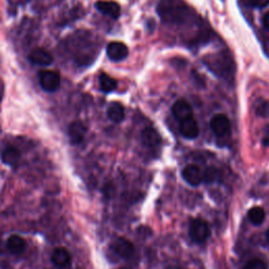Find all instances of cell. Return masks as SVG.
<instances>
[{
	"instance_id": "obj_17",
	"label": "cell",
	"mask_w": 269,
	"mask_h": 269,
	"mask_svg": "<svg viewBox=\"0 0 269 269\" xmlns=\"http://www.w3.org/2000/svg\"><path fill=\"white\" fill-rule=\"evenodd\" d=\"M107 117L115 123H120L125 118V110L123 105L118 102H112L107 108Z\"/></svg>"
},
{
	"instance_id": "obj_10",
	"label": "cell",
	"mask_w": 269,
	"mask_h": 269,
	"mask_svg": "<svg viewBox=\"0 0 269 269\" xmlns=\"http://www.w3.org/2000/svg\"><path fill=\"white\" fill-rule=\"evenodd\" d=\"M180 133L181 135L186 139H195L199 135V125H198L197 120L194 117L187 118L180 122Z\"/></svg>"
},
{
	"instance_id": "obj_12",
	"label": "cell",
	"mask_w": 269,
	"mask_h": 269,
	"mask_svg": "<svg viewBox=\"0 0 269 269\" xmlns=\"http://www.w3.org/2000/svg\"><path fill=\"white\" fill-rule=\"evenodd\" d=\"M173 114L181 122L193 117V107L186 100H178L173 105Z\"/></svg>"
},
{
	"instance_id": "obj_24",
	"label": "cell",
	"mask_w": 269,
	"mask_h": 269,
	"mask_svg": "<svg viewBox=\"0 0 269 269\" xmlns=\"http://www.w3.org/2000/svg\"><path fill=\"white\" fill-rule=\"evenodd\" d=\"M249 4L253 8H265L269 5V0H249Z\"/></svg>"
},
{
	"instance_id": "obj_16",
	"label": "cell",
	"mask_w": 269,
	"mask_h": 269,
	"mask_svg": "<svg viewBox=\"0 0 269 269\" xmlns=\"http://www.w3.org/2000/svg\"><path fill=\"white\" fill-rule=\"evenodd\" d=\"M7 248L14 254L22 253L26 248V242L23 238L17 235L11 236L7 241Z\"/></svg>"
},
{
	"instance_id": "obj_23",
	"label": "cell",
	"mask_w": 269,
	"mask_h": 269,
	"mask_svg": "<svg viewBox=\"0 0 269 269\" xmlns=\"http://www.w3.org/2000/svg\"><path fill=\"white\" fill-rule=\"evenodd\" d=\"M258 114L262 117H269V103L264 102L258 107Z\"/></svg>"
},
{
	"instance_id": "obj_20",
	"label": "cell",
	"mask_w": 269,
	"mask_h": 269,
	"mask_svg": "<svg viewBox=\"0 0 269 269\" xmlns=\"http://www.w3.org/2000/svg\"><path fill=\"white\" fill-rule=\"evenodd\" d=\"M99 83H100L101 91L104 93H110L115 91L117 88V81L106 74L100 75V77H99Z\"/></svg>"
},
{
	"instance_id": "obj_18",
	"label": "cell",
	"mask_w": 269,
	"mask_h": 269,
	"mask_svg": "<svg viewBox=\"0 0 269 269\" xmlns=\"http://www.w3.org/2000/svg\"><path fill=\"white\" fill-rule=\"evenodd\" d=\"M2 159L8 165H15L20 159V151L15 147L9 146L3 151Z\"/></svg>"
},
{
	"instance_id": "obj_29",
	"label": "cell",
	"mask_w": 269,
	"mask_h": 269,
	"mask_svg": "<svg viewBox=\"0 0 269 269\" xmlns=\"http://www.w3.org/2000/svg\"><path fill=\"white\" fill-rule=\"evenodd\" d=\"M119 269H130V268H127V267H122V268H119Z\"/></svg>"
},
{
	"instance_id": "obj_13",
	"label": "cell",
	"mask_w": 269,
	"mask_h": 269,
	"mask_svg": "<svg viewBox=\"0 0 269 269\" xmlns=\"http://www.w3.org/2000/svg\"><path fill=\"white\" fill-rule=\"evenodd\" d=\"M70 261H72L70 253L64 247L56 248L52 253V262L56 267L65 268L69 266Z\"/></svg>"
},
{
	"instance_id": "obj_1",
	"label": "cell",
	"mask_w": 269,
	"mask_h": 269,
	"mask_svg": "<svg viewBox=\"0 0 269 269\" xmlns=\"http://www.w3.org/2000/svg\"><path fill=\"white\" fill-rule=\"evenodd\" d=\"M157 12L163 22L178 24L186 20L189 9L182 0H159Z\"/></svg>"
},
{
	"instance_id": "obj_6",
	"label": "cell",
	"mask_w": 269,
	"mask_h": 269,
	"mask_svg": "<svg viewBox=\"0 0 269 269\" xmlns=\"http://www.w3.org/2000/svg\"><path fill=\"white\" fill-rule=\"evenodd\" d=\"M110 248L116 256L122 259H129L133 257V254L135 253L134 244L125 238H117L114 242L111 243Z\"/></svg>"
},
{
	"instance_id": "obj_21",
	"label": "cell",
	"mask_w": 269,
	"mask_h": 269,
	"mask_svg": "<svg viewBox=\"0 0 269 269\" xmlns=\"http://www.w3.org/2000/svg\"><path fill=\"white\" fill-rule=\"evenodd\" d=\"M220 176H221V173L217 167L209 166L203 172V182H205L206 184L215 183L216 181L220 179Z\"/></svg>"
},
{
	"instance_id": "obj_28",
	"label": "cell",
	"mask_w": 269,
	"mask_h": 269,
	"mask_svg": "<svg viewBox=\"0 0 269 269\" xmlns=\"http://www.w3.org/2000/svg\"><path fill=\"white\" fill-rule=\"evenodd\" d=\"M167 269H183V268L178 267V266H172V267H169V268H167Z\"/></svg>"
},
{
	"instance_id": "obj_2",
	"label": "cell",
	"mask_w": 269,
	"mask_h": 269,
	"mask_svg": "<svg viewBox=\"0 0 269 269\" xmlns=\"http://www.w3.org/2000/svg\"><path fill=\"white\" fill-rule=\"evenodd\" d=\"M205 65L212 70V73L217 74L223 78H230L232 73L234 72L232 66L233 61L229 55H226L225 53L214 54L208 56L207 58L204 59Z\"/></svg>"
},
{
	"instance_id": "obj_26",
	"label": "cell",
	"mask_w": 269,
	"mask_h": 269,
	"mask_svg": "<svg viewBox=\"0 0 269 269\" xmlns=\"http://www.w3.org/2000/svg\"><path fill=\"white\" fill-rule=\"evenodd\" d=\"M262 142H263V144H264L265 146H268V147H269V138H264Z\"/></svg>"
},
{
	"instance_id": "obj_27",
	"label": "cell",
	"mask_w": 269,
	"mask_h": 269,
	"mask_svg": "<svg viewBox=\"0 0 269 269\" xmlns=\"http://www.w3.org/2000/svg\"><path fill=\"white\" fill-rule=\"evenodd\" d=\"M266 240H267V242L269 243V228H268V230L266 232Z\"/></svg>"
},
{
	"instance_id": "obj_14",
	"label": "cell",
	"mask_w": 269,
	"mask_h": 269,
	"mask_svg": "<svg viewBox=\"0 0 269 269\" xmlns=\"http://www.w3.org/2000/svg\"><path fill=\"white\" fill-rule=\"evenodd\" d=\"M95 7L100 13L114 19H117L120 16L121 8L115 2H97Z\"/></svg>"
},
{
	"instance_id": "obj_22",
	"label": "cell",
	"mask_w": 269,
	"mask_h": 269,
	"mask_svg": "<svg viewBox=\"0 0 269 269\" xmlns=\"http://www.w3.org/2000/svg\"><path fill=\"white\" fill-rule=\"evenodd\" d=\"M243 269H267V266L260 259H252L244 266Z\"/></svg>"
},
{
	"instance_id": "obj_8",
	"label": "cell",
	"mask_w": 269,
	"mask_h": 269,
	"mask_svg": "<svg viewBox=\"0 0 269 269\" xmlns=\"http://www.w3.org/2000/svg\"><path fill=\"white\" fill-rule=\"evenodd\" d=\"M182 177L191 186H199L203 182V173L199 166L195 164L187 165L182 171Z\"/></svg>"
},
{
	"instance_id": "obj_5",
	"label": "cell",
	"mask_w": 269,
	"mask_h": 269,
	"mask_svg": "<svg viewBox=\"0 0 269 269\" xmlns=\"http://www.w3.org/2000/svg\"><path fill=\"white\" fill-rule=\"evenodd\" d=\"M210 129L218 138L220 139L225 138L230 134L232 131L230 121L224 115L221 114L216 115L210 121Z\"/></svg>"
},
{
	"instance_id": "obj_7",
	"label": "cell",
	"mask_w": 269,
	"mask_h": 269,
	"mask_svg": "<svg viewBox=\"0 0 269 269\" xmlns=\"http://www.w3.org/2000/svg\"><path fill=\"white\" fill-rule=\"evenodd\" d=\"M106 54L107 57L115 62H119L124 60L127 56H129V49L127 47L122 44V42L114 41L110 42V44L106 48Z\"/></svg>"
},
{
	"instance_id": "obj_11",
	"label": "cell",
	"mask_w": 269,
	"mask_h": 269,
	"mask_svg": "<svg viewBox=\"0 0 269 269\" xmlns=\"http://www.w3.org/2000/svg\"><path fill=\"white\" fill-rule=\"evenodd\" d=\"M29 60L36 65L48 66L51 65L54 61L53 56L44 49H36L32 51L29 55Z\"/></svg>"
},
{
	"instance_id": "obj_25",
	"label": "cell",
	"mask_w": 269,
	"mask_h": 269,
	"mask_svg": "<svg viewBox=\"0 0 269 269\" xmlns=\"http://www.w3.org/2000/svg\"><path fill=\"white\" fill-rule=\"evenodd\" d=\"M262 21H263V26L265 27V29H266L267 31H269V12L265 14Z\"/></svg>"
},
{
	"instance_id": "obj_4",
	"label": "cell",
	"mask_w": 269,
	"mask_h": 269,
	"mask_svg": "<svg viewBox=\"0 0 269 269\" xmlns=\"http://www.w3.org/2000/svg\"><path fill=\"white\" fill-rule=\"evenodd\" d=\"M38 78L40 87L45 92L53 93L60 87V76L54 70H41Z\"/></svg>"
},
{
	"instance_id": "obj_19",
	"label": "cell",
	"mask_w": 269,
	"mask_h": 269,
	"mask_svg": "<svg viewBox=\"0 0 269 269\" xmlns=\"http://www.w3.org/2000/svg\"><path fill=\"white\" fill-rule=\"evenodd\" d=\"M248 219L253 225H261L265 220V210L260 206L250 208L248 211Z\"/></svg>"
},
{
	"instance_id": "obj_9",
	"label": "cell",
	"mask_w": 269,
	"mask_h": 269,
	"mask_svg": "<svg viewBox=\"0 0 269 269\" xmlns=\"http://www.w3.org/2000/svg\"><path fill=\"white\" fill-rule=\"evenodd\" d=\"M68 138L72 144H80L87 134V127L80 121H74L68 126Z\"/></svg>"
},
{
	"instance_id": "obj_15",
	"label": "cell",
	"mask_w": 269,
	"mask_h": 269,
	"mask_svg": "<svg viewBox=\"0 0 269 269\" xmlns=\"http://www.w3.org/2000/svg\"><path fill=\"white\" fill-rule=\"evenodd\" d=\"M141 137H142V142L144 143V145L149 148L158 147L161 144V137L159 133L155 129H152V127H147V129H145L142 132Z\"/></svg>"
},
{
	"instance_id": "obj_3",
	"label": "cell",
	"mask_w": 269,
	"mask_h": 269,
	"mask_svg": "<svg viewBox=\"0 0 269 269\" xmlns=\"http://www.w3.org/2000/svg\"><path fill=\"white\" fill-rule=\"evenodd\" d=\"M188 233L190 239L196 243L205 242L210 236L208 224L201 219H195L190 222Z\"/></svg>"
}]
</instances>
